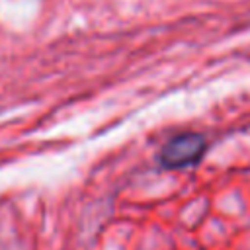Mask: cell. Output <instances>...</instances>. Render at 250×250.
Returning a JSON list of instances; mask_svg holds the SVG:
<instances>
[{"label":"cell","instance_id":"1","mask_svg":"<svg viewBox=\"0 0 250 250\" xmlns=\"http://www.w3.org/2000/svg\"><path fill=\"white\" fill-rule=\"evenodd\" d=\"M205 152V139L199 133H180L164 143L158 162L166 170H180L195 164Z\"/></svg>","mask_w":250,"mask_h":250}]
</instances>
